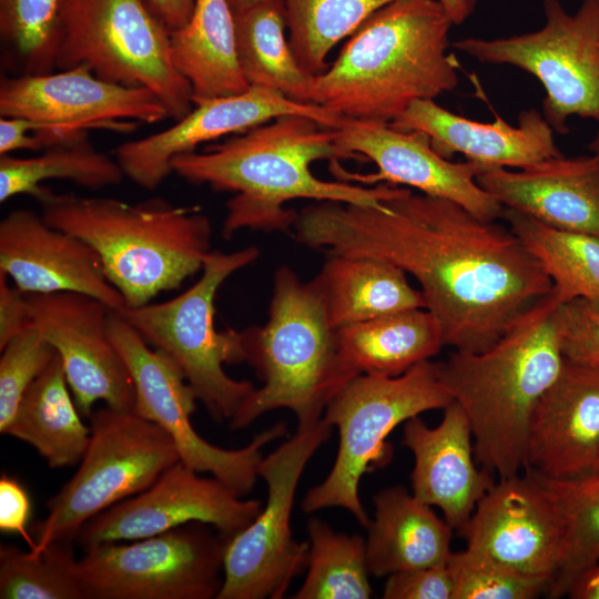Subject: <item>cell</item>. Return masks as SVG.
Returning <instances> with one entry per match:
<instances>
[{
    "mask_svg": "<svg viewBox=\"0 0 599 599\" xmlns=\"http://www.w3.org/2000/svg\"><path fill=\"white\" fill-rule=\"evenodd\" d=\"M293 229L307 247L386 261L412 275L454 351L487 349L554 287L509 226L408 187L379 206L307 205Z\"/></svg>",
    "mask_w": 599,
    "mask_h": 599,
    "instance_id": "cell-1",
    "label": "cell"
},
{
    "mask_svg": "<svg viewBox=\"0 0 599 599\" xmlns=\"http://www.w3.org/2000/svg\"><path fill=\"white\" fill-rule=\"evenodd\" d=\"M337 161L335 128L304 115H282L202 152L175 156L172 171L191 184L232 192L222 235L241 230L287 231L298 212L285 204L296 199L379 206L397 186L365 187L346 181H325L311 170L313 162Z\"/></svg>",
    "mask_w": 599,
    "mask_h": 599,
    "instance_id": "cell-2",
    "label": "cell"
},
{
    "mask_svg": "<svg viewBox=\"0 0 599 599\" xmlns=\"http://www.w3.org/2000/svg\"><path fill=\"white\" fill-rule=\"evenodd\" d=\"M454 26L438 0H395L373 13L315 75L311 103L344 120L389 123L458 85Z\"/></svg>",
    "mask_w": 599,
    "mask_h": 599,
    "instance_id": "cell-3",
    "label": "cell"
},
{
    "mask_svg": "<svg viewBox=\"0 0 599 599\" xmlns=\"http://www.w3.org/2000/svg\"><path fill=\"white\" fill-rule=\"evenodd\" d=\"M561 304L552 287L487 349L454 351L436 363L469 420L475 457L498 479L524 469L534 412L564 367Z\"/></svg>",
    "mask_w": 599,
    "mask_h": 599,
    "instance_id": "cell-4",
    "label": "cell"
},
{
    "mask_svg": "<svg viewBox=\"0 0 599 599\" xmlns=\"http://www.w3.org/2000/svg\"><path fill=\"white\" fill-rule=\"evenodd\" d=\"M37 201L48 224L80 237L97 252L126 307L179 288L202 271L212 252L211 221L199 207L162 197L128 203L55 193L45 185Z\"/></svg>",
    "mask_w": 599,
    "mask_h": 599,
    "instance_id": "cell-5",
    "label": "cell"
},
{
    "mask_svg": "<svg viewBox=\"0 0 599 599\" xmlns=\"http://www.w3.org/2000/svg\"><path fill=\"white\" fill-rule=\"evenodd\" d=\"M246 362L263 380L230 420L232 429L250 426L261 415L291 409L297 426L322 419L325 408L355 373L341 356L315 282L303 281L288 266L273 277L268 318L244 331Z\"/></svg>",
    "mask_w": 599,
    "mask_h": 599,
    "instance_id": "cell-6",
    "label": "cell"
},
{
    "mask_svg": "<svg viewBox=\"0 0 599 599\" xmlns=\"http://www.w3.org/2000/svg\"><path fill=\"white\" fill-rule=\"evenodd\" d=\"M258 255L255 245L229 253L212 250L200 278L186 291L165 302L119 312L148 344L175 362L216 422L231 420L255 387L224 370V364L246 362L245 335L244 331L215 328V297L232 274Z\"/></svg>",
    "mask_w": 599,
    "mask_h": 599,
    "instance_id": "cell-7",
    "label": "cell"
},
{
    "mask_svg": "<svg viewBox=\"0 0 599 599\" xmlns=\"http://www.w3.org/2000/svg\"><path fill=\"white\" fill-rule=\"evenodd\" d=\"M170 30L146 0H61L55 69L152 91L174 121L194 103L171 57Z\"/></svg>",
    "mask_w": 599,
    "mask_h": 599,
    "instance_id": "cell-8",
    "label": "cell"
},
{
    "mask_svg": "<svg viewBox=\"0 0 599 599\" xmlns=\"http://www.w3.org/2000/svg\"><path fill=\"white\" fill-rule=\"evenodd\" d=\"M451 402L430 359L399 376L354 377L325 408L323 419L338 429L337 456L327 477L306 493L303 510L311 514L341 507L366 528L370 519L359 498V483L386 457L387 436L399 424L427 410L444 409Z\"/></svg>",
    "mask_w": 599,
    "mask_h": 599,
    "instance_id": "cell-9",
    "label": "cell"
},
{
    "mask_svg": "<svg viewBox=\"0 0 599 599\" xmlns=\"http://www.w3.org/2000/svg\"><path fill=\"white\" fill-rule=\"evenodd\" d=\"M88 419V447L74 475L48 500L47 517L31 527V551L55 540L74 542L87 521L146 490L180 461L170 435L133 410L105 406Z\"/></svg>",
    "mask_w": 599,
    "mask_h": 599,
    "instance_id": "cell-10",
    "label": "cell"
},
{
    "mask_svg": "<svg viewBox=\"0 0 599 599\" xmlns=\"http://www.w3.org/2000/svg\"><path fill=\"white\" fill-rule=\"evenodd\" d=\"M545 24L536 31L495 39L463 38L451 47L475 60L508 64L544 87L542 115L567 134L570 116L599 121V0H581L575 13L559 0L542 1Z\"/></svg>",
    "mask_w": 599,
    "mask_h": 599,
    "instance_id": "cell-11",
    "label": "cell"
},
{
    "mask_svg": "<svg viewBox=\"0 0 599 599\" xmlns=\"http://www.w3.org/2000/svg\"><path fill=\"white\" fill-rule=\"evenodd\" d=\"M332 428L323 417L297 426L290 439L263 457L258 476L266 483L267 500L254 520L229 539L216 599L283 598L307 568L309 544L293 537L292 509L304 468Z\"/></svg>",
    "mask_w": 599,
    "mask_h": 599,
    "instance_id": "cell-12",
    "label": "cell"
},
{
    "mask_svg": "<svg viewBox=\"0 0 599 599\" xmlns=\"http://www.w3.org/2000/svg\"><path fill=\"white\" fill-rule=\"evenodd\" d=\"M229 538L190 522L129 542L84 549L78 568L85 599H212Z\"/></svg>",
    "mask_w": 599,
    "mask_h": 599,
    "instance_id": "cell-13",
    "label": "cell"
},
{
    "mask_svg": "<svg viewBox=\"0 0 599 599\" xmlns=\"http://www.w3.org/2000/svg\"><path fill=\"white\" fill-rule=\"evenodd\" d=\"M109 334L134 384L133 412L170 435L184 465L212 474L241 497L247 495L260 477L262 449L287 434L286 424L276 423L240 449H224L206 441L192 425L196 397L175 362L164 352L152 348L113 309Z\"/></svg>",
    "mask_w": 599,
    "mask_h": 599,
    "instance_id": "cell-14",
    "label": "cell"
},
{
    "mask_svg": "<svg viewBox=\"0 0 599 599\" xmlns=\"http://www.w3.org/2000/svg\"><path fill=\"white\" fill-rule=\"evenodd\" d=\"M0 115L35 123V132L53 145L89 130L128 133L140 122L169 118L149 89L104 81L87 67L37 75L3 77Z\"/></svg>",
    "mask_w": 599,
    "mask_h": 599,
    "instance_id": "cell-15",
    "label": "cell"
},
{
    "mask_svg": "<svg viewBox=\"0 0 599 599\" xmlns=\"http://www.w3.org/2000/svg\"><path fill=\"white\" fill-rule=\"evenodd\" d=\"M261 509V501L243 499L215 477H201L177 461L146 490L87 521L74 544L85 549L103 542L131 541L195 521L212 526L230 539Z\"/></svg>",
    "mask_w": 599,
    "mask_h": 599,
    "instance_id": "cell-16",
    "label": "cell"
},
{
    "mask_svg": "<svg viewBox=\"0 0 599 599\" xmlns=\"http://www.w3.org/2000/svg\"><path fill=\"white\" fill-rule=\"evenodd\" d=\"M467 548L548 581L568 548V524L554 493L530 471L498 479L461 531Z\"/></svg>",
    "mask_w": 599,
    "mask_h": 599,
    "instance_id": "cell-17",
    "label": "cell"
},
{
    "mask_svg": "<svg viewBox=\"0 0 599 599\" xmlns=\"http://www.w3.org/2000/svg\"><path fill=\"white\" fill-rule=\"evenodd\" d=\"M335 130L343 160L363 158L377 166L376 173L358 174L332 161V172L341 181L405 185L426 195L453 201L485 221L502 216L504 206L476 181L486 167L468 160L451 162L443 158L435 152L426 133L356 120H343Z\"/></svg>",
    "mask_w": 599,
    "mask_h": 599,
    "instance_id": "cell-18",
    "label": "cell"
},
{
    "mask_svg": "<svg viewBox=\"0 0 599 599\" xmlns=\"http://www.w3.org/2000/svg\"><path fill=\"white\" fill-rule=\"evenodd\" d=\"M26 296L30 326L61 357L81 416L89 418L99 400L113 409L132 412L134 384L109 334L112 309L95 297L75 292Z\"/></svg>",
    "mask_w": 599,
    "mask_h": 599,
    "instance_id": "cell-19",
    "label": "cell"
},
{
    "mask_svg": "<svg viewBox=\"0 0 599 599\" xmlns=\"http://www.w3.org/2000/svg\"><path fill=\"white\" fill-rule=\"evenodd\" d=\"M165 130L128 141L115 150L124 176L138 186L153 191L173 173L172 160L196 151L201 144L230 134H240L282 115H304L323 125L337 128L343 119L329 110L293 101L261 87L232 95L203 99Z\"/></svg>",
    "mask_w": 599,
    "mask_h": 599,
    "instance_id": "cell-20",
    "label": "cell"
},
{
    "mask_svg": "<svg viewBox=\"0 0 599 599\" xmlns=\"http://www.w3.org/2000/svg\"><path fill=\"white\" fill-rule=\"evenodd\" d=\"M0 272L26 294L75 292L95 297L113 311L126 307L97 252L29 209H13L0 222Z\"/></svg>",
    "mask_w": 599,
    "mask_h": 599,
    "instance_id": "cell-21",
    "label": "cell"
},
{
    "mask_svg": "<svg viewBox=\"0 0 599 599\" xmlns=\"http://www.w3.org/2000/svg\"><path fill=\"white\" fill-rule=\"evenodd\" d=\"M524 470L552 479L599 474L598 370L565 359L534 412Z\"/></svg>",
    "mask_w": 599,
    "mask_h": 599,
    "instance_id": "cell-22",
    "label": "cell"
},
{
    "mask_svg": "<svg viewBox=\"0 0 599 599\" xmlns=\"http://www.w3.org/2000/svg\"><path fill=\"white\" fill-rule=\"evenodd\" d=\"M473 440L469 420L454 400L436 427L415 416L403 429V444L414 456L413 495L438 507L447 524L460 531L495 484L490 471L476 467Z\"/></svg>",
    "mask_w": 599,
    "mask_h": 599,
    "instance_id": "cell-23",
    "label": "cell"
},
{
    "mask_svg": "<svg viewBox=\"0 0 599 599\" xmlns=\"http://www.w3.org/2000/svg\"><path fill=\"white\" fill-rule=\"evenodd\" d=\"M476 181L504 209L599 238V156L593 153L555 156L516 171L484 169Z\"/></svg>",
    "mask_w": 599,
    "mask_h": 599,
    "instance_id": "cell-24",
    "label": "cell"
},
{
    "mask_svg": "<svg viewBox=\"0 0 599 599\" xmlns=\"http://www.w3.org/2000/svg\"><path fill=\"white\" fill-rule=\"evenodd\" d=\"M402 131L426 133L433 149L450 160L456 153L483 167L525 169L564 155L554 130L536 109L520 111L518 126L497 116L481 123L458 115L434 100H417L388 123Z\"/></svg>",
    "mask_w": 599,
    "mask_h": 599,
    "instance_id": "cell-25",
    "label": "cell"
},
{
    "mask_svg": "<svg viewBox=\"0 0 599 599\" xmlns=\"http://www.w3.org/2000/svg\"><path fill=\"white\" fill-rule=\"evenodd\" d=\"M374 518L367 525L366 559L369 573H393L445 564L451 527L404 487L378 491Z\"/></svg>",
    "mask_w": 599,
    "mask_h": 599,
    "instance_id": "cell-26",
    "label": "cell"
},
{
    "mask_svg": "<svg viewBox=\"0 0 599 599\" xmlns=\"http://www.w3.org/2000/svg\"><path fill=\"white\" fill-rule=\"evenodd\" d=\"M334 329L383 315L425 308L398 266L377 258L329 254L314 277Z\"/></svg>",
    "mask_w": 599,
    "mask_h": 599,
    "instance_id": "cell-27",
    "label": "cell"
},
{
    "mask_svg": "<svg viewBox=\"0 0 599 599\" xmlns=\"http://www.w3.org/2000/svg\"><path fill=\"white\" fill-rule=\"evenodd\" d=\"M171 57L196 101L250 87L240 69L234 13L226 0H195L190 20L170 32Z\"/></svg>",
    "mask_w": 599,
    "mask_h": 599,
    "instance_id": "cell-28",
    "label": "cell"
},
{
    "mask_svg": "<svg viewBox=\"0 0 599 599\" xmlns=\"http://www.w3.org/2000/svg\"><path fill=\"white\" fill-rule=\"evenodd\" d=\"M344 362L357 374L399 376L445 346L436 317L412 308L336 329Z\"/></svg>",
    "mask_w": 599,
    "mask_h": 599,
    "instance_id": "cell-29",
    "label": "cell"
},
{
    "mask_svg": "<svg viewBox=\"0 0 599 599\" xmlns=\"http://www.w3.org/2000/svg\"><path fill=\"white\" fill-rule=\"evenodd\" d=\"M59 354L22 397L4 435L31 445L51 468L79 464L90 440Z\"/></svg>",
    "mask_w": 599,
    "mask_h": 599,
    "instance_id": "cell-30",
    "label": "cell"
},
{
    "mask_svg": "<svg viewBox=\"0 0 599 599\" xmlns=\"http://www.w3.org/2000/svg\"><path fill=\"white\" fill-rule=\"evenodd\" d=\"M234 20L237 60L248 87L311 103L315 75L301 67L286 38L283 0H265L234 13Z\"/></svg>",
    "mask_w": 599,
    "mask_h": 599,
    "instance_id": "cell-31",
    "label": "cell"
},
{
    "mask_svg": "<svg viewBox=\"0 0 599 599\" xmlns=\"http://www.w3.org/2000/svg\"><path fill=\"white\" fill-rule=\"evenodd\" d=\"M123 177L118 161L98 151L89 141L88 132H81L34 156L0 155V202L21 194L37 200L47 180H68L99 190L118 185Z\"/></svg>",
    "mask_w": 599,
    "mask_h": 599,
    "instance_id": "cell-32",
    "label": "cell"
},
{
    "mask_svg": "<svg viewBox=\"0 0 599 599\" xmlns=\"http://www.w3.org/2000/svg\"><path fill=\"white\" fill-rule=\"evenodd\" d=\"M510 230L539 260L561 303L581 298L599 309V238L562 231L504 209Z\"/></svg>",
    "mask_w": 599,
    "mask_h": 599,
    "instance_id": "cell-33",
    "label": "cell"
},
{
    "mask_svg": "<svg viewBox=\"0 0 599 599\" xmlns=\"http://www.w3.org/2000/svg\"><path fill=\"white\" fill-rule=\"evenodd\" d=\"M307 575L294 599H368L373 595L366 540L336 532L318 519L307 521Z\"/></svg>",
    "mask_w": 599,
    "mask_h": 599,
    "instance_id": "cell-34",
    "label": "cell"
},
{
    "mask_svg": "<svg viewBox=\"0 0 599 599\" xmlns=\"http://www.w3.org/2000/svg\"><path fill=\"white\" fill-rule=\"evenodd\" d=\"M395 0H283L288 41L301 67L318 75L332 49Z\"/></svg>",
    "mask_w": 599,
    "mask_h": 599,
    "instance_id": "cell-35",
    "label": "cell"
},
{
    "mask_svg": "<svg viewBox=\"0 0 599 599\" xmlns=\"http://www.w3.org/2000/svg\"><path fill=\"white\" fill-rule=\"evenodd\" d=\"M72 541L55 540L40 551L0 546L1 599H85Z\"/></svg>",
    "mask_w": 599,
    "mask_h": 599,
    "instance_id": "cell-36",
    "label": "cell"
},
{
    "mask_svg": "<svg viewBox=\"0 0 599 599\" xmlns=\"http://www.w3.org/2000/svg\"><path fill=\"white\" fill-rule=\"evenodd\" d=\"M535 475L554 493L568 524L565 559L546 589L548 597L561 598L582 572L599 562V474L573 479Z\"/></svg>",
    "mask_w": 599,
    "mask_h": 599,
    "instance_id": "cell-37",
    "label": "cell"
},
{
    "mask_svg": "<svg viewBox=\"0 0 599 599\" xmlns=\"http://www.w3.org/2000/svg\"><path fill=\"white\" fill-rule=\"evenodd\" d=\"M61 0H0V37L16 75L55 69Z\"/></svg>",
    "mask_w": 599,
    "mask_h": 599,
    "instance_id": "cell-38",
    "label": "cell"
},
{
    "mask_svg": "<svg viewBox=\"0 0 599 599\" xmlns=\"http://www.w3.org/2000/svg\"><path fill=\"white\" fill-rule=\"evenodd\" d=\"M454 599H531L546 592L549 581L514 571L466 548L449 555Z\"/></svg>",
    "mask_w": 599,
    "mask_h": 599,
    "instance_id": "cell-39",
    "label": "cell"
},
{
    "mask_svg": "<svg viewBox=\"0 0 599 599\" xmlns=\"http://www.w3.org/2000/svg\"><path fill=\"white\" fill-rule=\"evenodd\" d=\"M0 351V433L4 434L26 392L51 364L57 351L32 327Z\"/></svg>",
    "mask_w": 599,
    "mask_h": 599,
    "instance_id": "cell-40",
    "label": "cell"
},
{
    "mask_svg": "<svg viewBox=\"0 0 599 599\" xmlns=\"http://www.w3.org/2000/svg\"><path fill=\"white\" fill-rule=\"evenodd\" d=\"M565 358L599 372V309L577 298L559 307Z\"/></svg>",
    "mask_w": 599,
    "mask_h": 599,
    "instance_id": "cell-41",
    "label": "cell"
},
{
    "mask_svg": "<svg viewBox=\"0 0 599 599\" xmlns=\"http://www.w3.org/2000/svg\"><path fill=\"white\" fill-rule=\"evenodd\" d=\"M383 598L454 599V581L447 561L388 576Z\"/></svg>",
    "mask_w": 599,
    "mask_h": 599,
    "instance_id": "cell-42",
    "label": "cell"
},
{
    "mask_svg": "<svg viewBox=\"0 0 599 599\" xmlns=\"http://www.w3.org/2000/svg\"><path fill=\"white\" fill-rule=\"evenodd\" d=\"M30 516L31 501L26 488L3 473L0 478V530L20 535L29 549H33L35 544L27 528Z\"/></svg>",
    "mask_w": 599,
    "mask_h": 599,
    "instance_id": "cell-43",
    "label": "cell"
},
{
    "mask_svg": "<svg viewBox=\"0 0 599 599\" xmlns=\"http://www.w3.org/2000/svg\"><path fill=\"white\" fill-rule=\"evenodd\" d=\"M30 327L26 294L14 285H10L8 276L0 272V349L14 336Z\"/></svg>",
    "mask_w": 599,
    "mask_h": 599,
    "instance_id": "cell-44",
    "label": "cell"
},
{
    "mask_svg": "<svg viewBox=\"0 0 599 599\" xmlns=\"http://www.w3.org/2000/svg\"><path fill=\"white\" fill-rule=\"evenodd\" d=\"M33 123L21 116L0 118V155L20 150L43 151L45 141L32 131Z\"/></svg>",
    "mask_w": 599,
    "mask_h": 599,
    "instance_id": "cell-45",
    "label": "cell"
},
{
    "mask_svg": "<svg viewBox=\"0 0 599 599\" xmlns=\"http://www.w3.org/2000/svg\"><path fill=\"white\" fill-rule=\"evenodd\" d=\"M195 0H146L152 11L166 26L174 31L187 23L191 18Z\"/></svg>",
    "mask_w": 599,
    "mask_h": 599,
    "instance_id": "cell-46",
    "label": "cell"
},
{
    "mask_svg": "<svg viewBox=\"0 0 599 599\" xmlns=\"http://www.w3.org/2000/svg\"><path fill=\"white\" fill-rule=\"evenodd\" d=\"M567 595L572 599H599V562L582 572Z\"/></svg>",
    "mask_w": 599,
    "mask_h": 599,
    "instance_id": "cell-47",
    "label": "cell"
},
{
    "mask_svg": "<svg viewBox=\"0 0 599 599\" xmlns=\"http://www.w3.org/2000/svg\"><path fill=\"white\" fill-rule=\"evenodd\" d=\"M446 9L454 24L464 23L475 11L477 0H438Z\"/></svg>",
    "mask_w": 599,
    "mask_h": 599,
    "instance_id": "cell-48",
    "label": "cell"
},
{
    "mask_svg": "<svg viewBox=\"0 0 599 599\" xmlns=\"http://www.w3.org/2000/svg\"><path fill=\"white\" fill-rule=\"evenodd\" d=\"M226 1L229 6L231 7L233 13H236L250 7H253L257 3H261L265 0H226Z\"/></svg>",
    "mask_w": 599,
    "mask_h": 599,
    "instance_id": "cell-49",
    "label": "cell"
},
{
    "mask_svg": "<svg viewBox=\"0 0 599 599\" xmlns=\"http://www.w3.org/2000/svg\"><path fill=\"white\" fill-rule=\"evenodd\" d=\"M588 150L590 151V153L599 156V131L595 134V136L588 144Z\"/></svg>",
    "mask_w": 599,
    "mask_h": 599,
    "instance_id": "cell-50",
    "label": "cell"
}]
</instances>
